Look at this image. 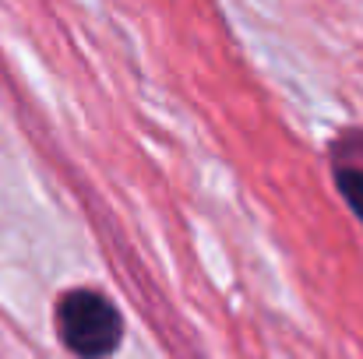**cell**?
<instances>
[{
	"mask_svg": "<svg viewBox=\"0 0 363 359\" xmlns=\"http://www.w3.org/2000/svg\"><path fill=\"white\" fill-rule=\"evenodd\" d=\"M57 335L78 359H106L121 349L123 317L110 296L96 289H67L57 300Z\"/></svg>",
	"mask_w": 363,
	"mask_h": 359,
	"instance_id": "6da1fadb",
	"label": "cell"
},
{
	"mask_svg": "<svg viewBox=\"0 0 363 359\" xmlns=\"http://www.w3.org/2000/svg\"><path fill=\"white\" fill-rule=\"evenodd\" d=\"M360 141H342L335 148V187L342 194V201L350 205V212L363 222V134H357Z\"/></svg>",
	"mask_w": 363,
	"mask_h": 359,
	"instance_id": "7a4b0ae2",
	"label": "cell"
}]
</instances>
